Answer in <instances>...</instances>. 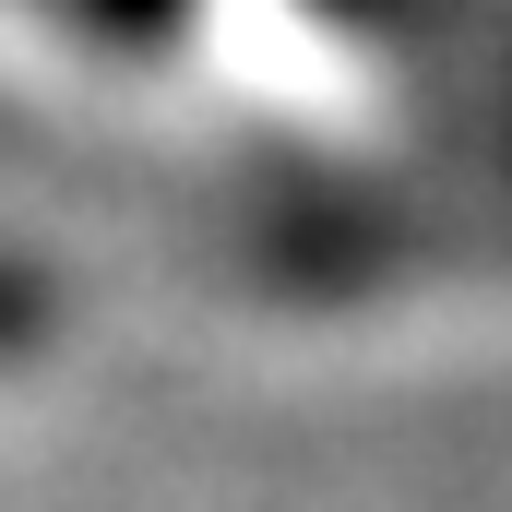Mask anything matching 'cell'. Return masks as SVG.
I'll use <instances>...</instances> for the list:
<instances>
[{"label":"cell","instance_id":"1","mask_svg":"<svg viewBox=\"0 0 512 512\" xmlns=\"http://www.w3.org/2000/svg\"><path fill=\"white\" fill-rule=\"evenodd\" d=\"M60 36H84V48H108V60H167L191 24H203V0H36Z\"/></svg>","mask_w":512,"mask_h":512},{"label":"cell","instance_id":"2","mask_svg":"<svg viewBox=\"0 0 512 512\" xmlns=\"http://www.w3.org/2000/svg\"><path fill=\"white\" fill-rule=\"evenodd\" d=\"M48 322H60V274L24 262V251H0V370H24L48 346Z\"/></svg>","mask_w":512,"mask_h":512}]
</instances>
